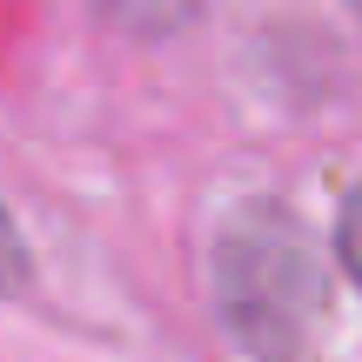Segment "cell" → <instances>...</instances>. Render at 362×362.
Wrapping results in <instances>:
<instances>
[{
  "label": "cell",
  "instance_id": "obj_4",
  "mask_svg": "<svg viewBox=\"0 0 362 362\" xmlns=\"http://www.w3.org/2000/svg\"><path fill=\"white\" fill-rule=\"evenodd\" d=\"M21 282H27V248H21V235H13V221L0 215V296H13Z\"/></svg>",
  "mask_w": 362,
  "mask_h": 362
},
{
  "label": "cell",
  "instance_id": "obj_3",
  "mask_svg": "<svg viewBox=\"0 0 362 362\" xmlns=\"http://www.w3.org/2000/svg\"><path fill=\"white\" fill-rule=\"evenodd\" d=\"M336 255H342V269L362 282V188L342 202V221H336Z\"/></svg>",
  "mask_w": 362,
  "mask_h": 362
},
{
  "label": "cell",
  "instance_id": "obj_1",
  "mask_svg": "<svg viewBox=\"0 0 362 362\" xmlns=\"http://www.w3.org/2000/svg\"><path fill=\"white\" fill-rule=\"evenodd\" d=\"M215 315L262 362H296L315 342L329 315V275L296 215L255 202L215 235Z\"/></svg>",
  "mask_w": 362,
  "mask_h": 362
},
{
  "label": "cell",
  "instance_id": "obj_5",
  "mask_svg": "<svg viewBox=\"0 0 362 362\" xmlns=\"http://www.w3.org/2000/svg\"><path fill=\"white\" fill-rule=\"evenodd\" d=\"M349 7H356V21H362V0H349Z\"/></svg>",
  "mask_w": 362,
  "mask_h": 362
},
{
  "label": "cell",
  "instance_id": "obj_2",
  "mask_svg": "<svg viewBox=\"0 0 362 362\" xmlns=\"http://www.w3.org/2000/svg\"><path fill=\"white\" fill-rule=\"evenodd\" d=\"M101 13L115 27H128V34H175V27H188L194 13H202V0H101Z\"/></svg>",
  "mask_w": 362,
  "mask_h": 362
}]
</instances>
